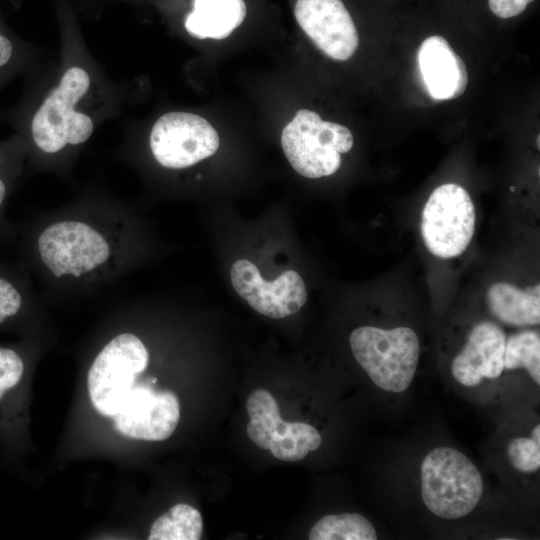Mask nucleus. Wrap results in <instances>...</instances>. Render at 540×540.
I'll list each match as a JSON object with an SVG mask.
<instances>
[{"label":"nucleus","mask_w":540,"mask_h":540,"mask_svg":"<svg viewBox=\"0 0 540 540\" xmlns=\"http://www.w3.org/2000/svg\"><path fill=\"white\" fill-rule=\"evenodd\" d=\"M19 261L42 298L94 296L141 262L138 214L125 202L81 197L18 224Z\"/></svg>","instance_id":"nucleus-1"},{"label":"nucleus","mask_w":540,"mask_h":540,"mask_svg":"<svg viewBox=\"0 0 540 540\" xmlns=\"http://www.w3.org/2000/svg\"><path fill=\"white\" fill-rule=\"evenodd\" d=\"M90 86V76L80 67L69 68L59 85L34 113L29 133L35 149L54 157L85 143L93 133L91 118L76 111V104Z\"/></svg>","instance_id":"nucleus-2"},{"label":"nucleus","mask_w":540,"mask_h":540,"mask_svg":"<svg viewBox=\"0 0 540 540\" xmlns=\"http://www.w3.org/2000/svg\"><path fill=\"white\" fill-rule=\"evenodd\" d=\"M349 343L354 358L376 386L393 393L408 389L420 355L414 330L361 326L352 331Z\"/></svg>","instance_id":"nucleus-3"},{"label":"nucleus","mask_w":540,"mask_h":540,"mask_svg":"<svg viewBox=\"0 0 540 540\" xmlns=\"http://www.w3.org/2000/svg\"><path fill=\"white\" fill-rule=\"evenodd\" d=\"M483 493L482 476L475 464L451 447L431 450L421 465V494L427 509L443 519L471 513Z\"/></svg>","instance_id":"nucleus-4"},{"label":"nucleus","mask_w":540,"mask_h":540,"mask_svg":"<svg viewBox=\"0 0 540 540\" xmlns=\"http://www.w3.org/2000/svg\"><path fill=\"white\" fill-rule=\"evenodd\" d=\"M351 131L338 123L324 121L319 114L300 109L282 131L281 146L292 168L303 177L330 176L341 166V154L349 152Z\"/></svg>","instance_id":"nucleus-5"},{"label":"nucleus","mask_w":540,"mask_h":540,"mask_svg":"<svg viewBox=\"0 0 540 540\" xmlns=\"http://www.w3.org/2000/svg\"><path fill=\"white\" fill-rule=\"evenodd\" d=\"M149 362L148 348L138 335L131 331L113 335L100 348L88 371L87 385L94 408L113 418Z\"/></svg>","instance_id":"nucleus-6"},{"label":"nucleus","mask_w":540,"mask_h":540,"mask_svg":"<svg viewBox=\"0 0 540 540\" xmlns=\"http://www.w3.org/2000/svg\"><path fill=\"white\" fill-rule=\"evenodd\" d=\"M475 207L469 193L458 184L438 186L426 201L421 235L429 252L441 259L461 255L475 231Z\"/></svg>","instance_id":"nucleus-7"},{"label":"nucleus","mask_w":540,"mask_h":540,"mask_svg":"<svg viewBox=\"0 0 540 540\" xmlns=\"http://www.w3.org/2000/svg\"><path fill=\"white\" fill-rule=\"evenodd\" d=\"M217 131L203 117L188 112L162 115L151 129L149 147L163 168L182 170L212 156L219 148Z\"/></svg>","instance_id":"nucleus-8"},{"label":"nucleus","mask_w":540,"mask_h":540,"mask_svg":"<svg viewBox=\"0 0 540 540\" xmlns=\"http://www.w3.org/2000/svg\"><path fill=\"white\" fill-rule=\"evenodd\" d=\"M230 278L236 293L255 311L270 318L292 315L307 301L304 281L294 270L266 281L252 262L240 259L233 263Z\"/></svg>","instance_id":"nucleus-9"},{"label":"nucleus","mask_w":540,"mask_h":540,"mask_svg":"<svg viewBox=\"0 0 540 540\" xmlns=\"http://www.w3.org/2000/svg\"><path fill=\"white\" fill-rule=\"evenodd\" d=\"M180 418L179 401L170 391L134 385L113 417L122 435L145 441H162L175 431Z\"/></svg>","instance_id":"nucleus-10"},{"label":"nucleus","mask_w":540,"mask_h":540,"mask_svg":"<svg viewBox=\"0 0 540 540\" xmlns=\"http://www.w3.org/2000/svg\"><path fill=\"white\" fill-rule=\"evenodd\" d=\"M293 14L302 31L331 59L344 61L355 53L359 36L342 0H294Z\"/></svg>","instance_id":"nucleus-11"},{"label":"nucleus","mask_w":540,"mask_h":540,"mask_svg":"<svg viewBox=\"0 0 540 540\" xmlns=\"http://www.w3.org/2000/svg\"><path fill=\"white\" fill-rule=\"evenodd\" d=\"M506 336L492 321L476 323L462 350L451 364L453 377L467 387L479 385L483 379H496L504 370Z\"/></svg>","instance_id":"nucleus-12"},{"label":"nucleus","mask_w":540,"mask_h":540,"mask_svg":"<svg viewBox=\"0 0 540 540\" xmlns=\"http://www.w3.org/2000/svg\"><path fill=\"white\" fill-rule=\"evenodd\" d=\"M418 62L423 81L434 99H455L465 92L468 83L465 63L444 37L433 35L425 39Z\"/></svg>","instance_id":"nucleus-13"},{"label":"nucleus","mask_w":540,"mask_h":540,"mask_svg":"<svg viewBox=\"0 0 540 540\" xmlns=\"http://www.w3.org/2000/svg\"><path fill=\"white\" fill-rule=\"evenodd\" d=\"M42 296L27 268L18 260H0V329H14L38 312Z\"/></svg>","instance_id":"nucleus-14"},{"label":"nucleus","mask_w":540,"mask_h":540,"mask_svg":"<svg viewBox=\"0 0 540 540\" xmlns=\"http://www.w3.org/2000/svg\"><path fill=\"white\" fill-rule=\"evenodd\" d=\"M247 15L246 0H192L184 27L195 38L220 40L239 28Z\"/></svg>","instance_id":"nucleus-15"},{"label":"nucleus","mask_w":540,"mask_h":540,"mask_svg":"<svg viewBox=\"0 0 540 540\" xmlns=\"http://www.w3.org/2000/svg\"><path fill=\"white\" fill-rule=\"evenodd\" d=\"M490 313L511 326H534L540 323L539 283L521 289L508 282H495L486 292Z\"/></svg>","instance_id":"nucleus-16"},{"label":"nucleus","mask_w":540,"mask_h":540,"mask_svg":"<svg viewBox=\"0 0 540 540\" xmlns=\"http://www.w3.org/2000/svg\"><path fill=\"white\" fill-rule=\"evenodd\" d=\"M322 438L312 425L305 422H285L277 427L270 443L272 455L282 461H299L319 448Z\"/></svg>","instance_id":"nucleus-17"},{"label":"nucleus","mask_w":540,"mask_h":540,"mask_svg":"<svg viewBox=\"0 0 540 540\" xmlns=\"http://www.w3.org/2000/svg\"><path fill=\"white\" fill-rule=\"evenodd\" d=\"M23 156V149L13 141L0 143V244L12 242L18 234V224L7 216V203L21 174Z\"/></svg>","instance_id":"nucleus-18"},{"label":"nucleus","mask_w":540,"mask_h":540,"mask_svg":"<svg viewBox=\"0 0 540 540\" xmlns=\"http://www.w3.org/2000/svg\"><path fill=\"white\" fill-rule=\"evenodd\" d=\"M246 408L250 421L246 432L260 448L269 449L271 439L283 421L274 396L265 389H256L248 397Z\"/></svg>","instance_id":"nucleus-19"},{"label":"nucleus","mask_w":540,"mask_h":540,"mask_svg":"<svg viewBox=\"0 0 540 540\" xmlns=\"http://www.w3.org/2000/svg\"><path fill=\"white\" fill-rule=\"evenodd\" d=\"M203 531V519L194 507L179 503L158 517L152 524L149 540H198Z\"/></svg>","instance_id":"nucleus-20"},{"label":"nucleus","mask_w":540,"mask_h":540,"mask_svg":"<svg viewBox=\"0 0 540 540\" xmlns=\"http://www.w3.org/2000/svg\"><path fill=\"white\" fill-rule=\"evenodd\" d=\"M310 540H375L372 523L359 513L330 514L320 518L309 532Z\"/></svg>","instance_id":"nucleus-21"},{"label":"nucleus","mask_w":540,"mask_h":540,"mask_svg":"<svg viewBox=\"0 0 540 540\" xmlns=\"http://www.w3.org/2000/svg\"><path fill=\"white\" fill-rule=\"evenodd\" d=\"M524 368L540 384V335L536 330H522L505 342L504 369Z\"/></svg>","instance_id":"nucleus-22"},{"label":"nucleus","mask_w":540,"mask_h":540,"mask_svg":"<svg viewBox=\"0 0 540 540\" xmlns=\"http://www.w3.org/2000/svg\"><path fill=\"white\" fill-rule=\"evenodd\" d=\"M25 371L26 361L21 349L13 345H0V407L21 384Z\"/></svg>","instance_id":"nucleus-23"},{"label":"nucleus","mask_w":540,"mask_h":540,"mask_svg":"<svg viewBox=\"0 0 540 540\" xmlns=\"http://www.w3.org/2000/svg\"><path fill=\"white\" fill-rule=\"evenodd\" d=\"M510 464L523 473L536 472L540 467V425H536L531 437H517L507 445Z\"/></svg>","instance_id":"nucleus-24"},{"label":"nucleus","mask_w":540,"mask_h":540,"mask_svg":"<svg viewBox=\"0 0 540 540\" xmlns=\"http://www.w3.org/2000/svg\"><path fill=\"white\" fill-rule=\"evenodd\" d=\"M533 0H488L491 12L499 18L508 19L521 14Z\"/></svg>","instance_id":"nucleus-25"},{"label":"nucleus","mask_w":540,"mask_h":540,"mask_svg":"<svg viewBox=\"0 0 540 540\" xmlns=\"http://www.w3.org/2000/svg\"><path fill=\"white\" fill-rule=\"evenodd\" d=\"M16 45L13 40L1 31L0 25V81L13 69L16 63Z\"/></svg>","instance_id":"nucleus-26"}]
</instances>
